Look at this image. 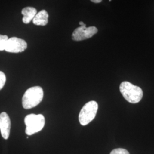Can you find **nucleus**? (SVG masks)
<instances>
[{"label":"nucleus","instance_id":"f257e3e1","mask_svg":"<svg viewBox=\"0 0 154 154\" xmlns=\"http://www.w3.org/2000/svg\"><path fill=\"white\" fill-rule=\"evenodd\" d=\"M44 97L43 89L40 86L28 88L22 99V106L25 109H30L38 105Z\"/></svg>","mask_w":154,"mask_h":154},{"label":"nucleus","instance_id":"f03ea898","mask_svg":"<svg viewBox=\"0 0 154 154\" xmlns=\"http://www.w3.org/2000/svg\"><path fill=\"white\" fill-rule=\"evenodd\" d=\"M119 90L124 98L131 103H137L142 99L143 93L142 88L131 83L127 81L122 82Z\"/></svg>","mask_w":154,"mask_h":154},{"label":"nucleus","instance_id":"7ed1b4c3","mask_svg":"<svg viewBox=\"0 0 154 154\" xmlns=\"http://www.w3.org/2000/svg\"><path fill=\"white\" fill-rule=\"evenodd\" d=\"M26 125L25 132L28 135H32L42 130L45 124V117L42 114H31L25 118Z\"/></svg>","mask_w":154,"mask_h":154},{"label":"nucleus","instance_id":"20e7f679","mask_svg":"<svg viewBox=\"0 0 154 154\" xmlns=\"http://www.w3.org/2000/svg\"><path fill=\"white\" fill-rule=\"evenodd\" d=\"M98 105L95 101H90L83 107L79 114V121L82 126H86L95 118Z\"/></svg>","mask_w":154,"mask_h":154},{"label":"nucleus","instance_id":"39448f33","mask_svg":"<svg viewBox=\"0 0 154 154\" xmlns=\"http://www.w3.org/2000/svg\"><path fill=\"white\" fill-rule=\"evenodd\" d=\"M97 32L98 29L96 27L90 26L87 28L85 24L74 30L72 34V39L75 41H81L92 37Z\"/></svg>","mask_w":154,"mask_h":154},{"label":"nucleus","instance_id":"423d86ee","mask_svg":"<svg viewBox=\"0 0 154 154\" xmlns=\"http://www.w3.org/2000/svg\"><path fill=\"white\" fill-rule=\"evenodd\" d=\"M27 46L26 42L23 39L17 37H11L7 41L5 50L13 53H21L26 49Z\"/></svg>","mask_w":154,"mask_h":154},{"label":"nucleus","instance_id":"0eeeda50","mask_svg":"<svg viewBox=\"0 0 154 154\" xmlns=\"http://www.w3.org/2000/svg\"><path fill=\"white\" fill-rule=\"evenodd\" d=\"M11 122L9 116L2 112L0 114V131L2 137L5 139H8L10 135Z\"/></svg>","mask_w":154,"mask_h":154},{"label":"nucleus","instance_id":"6e6552de","mask_svg":"<svg viewBox=\"0 0 154 154\" xmlns=\"http://www.w3.org/2000/svg\"><path fill=\"white\" fill-rule=\"evenodd\" d=\"M21 13L23 15L22 21L24 23L28 24L33 21V18L37 13V11L33 7H26L22 9Z\"/></svg>","mask_w":154,"mask_h":154},{"label":"nucleus","instance_id":"1a4fd4ad","mask_svg":"<svg viewBox=\"0 0 154 154\" xmlns=\"http://www.w3.org/2000/svg\"><path fill=\"white\" fill-rule=\"evenodd\" d=\"M49 14L45 10H42L37 13L33 18V23L37 26H45L48 23Z\"/></svg>","mask_w":154,"mask_h":154},{"label":"nucleus","instance_id":"9d476101","mask_svg":"<svg viewBox=\"0 0 154 154\" xmlns=\"http://www.w3.org/2000/svg\"><path fill=\"white\" fill-rule=\"evenodd\" d=\"M8 39L9 38L7 35H0V51L5 50L6 42Z\"/></svg>","mask_w":154,"mask_h":154},{"label":"nucleus","instance_id":"9b49d317","mask_svg":"<svg viewBox=\"0 0 154 154\" xmlns=\"http://www.w3.org/2000/svg\"><path fill=\"white\" fill-rule=\"evenodd\" d=\"M110 154H130L126 149H113Z\"/></svg>","mask_w":154,"mask_h":154},{"label":"nucleus","instance_id":"f8f14e48","mask_svg":"<svg viewBox=\"0 0 154 154\" xmlns=\"http://www.w3.org/2000/svg\"><path fill=\"white\" fill-rule=\"evenodd\" d=\"M6 82V76L5 74L0 71V90L4 88Z\"/></svg>","mask_w":154,"mask_h":154},{"label":"nucleus","instance_id":"ddd939ff","mask_svg":"<svg viewBox=\"0 0 154 154\" xmlns=\"http://www.w3.org/2000/svg\"><path fill=\"white\" fill-rule=\"evenodd\" d=\"M91 2L94 3H100L102 2V0H91Z\"/></svg>","mask_w":154,"mask_h":154}]
</instances>
